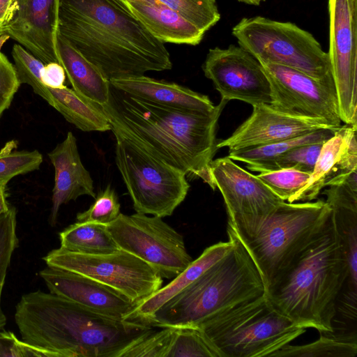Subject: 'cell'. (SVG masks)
Returning <instances> with one entry per match:
<instances>
[{
    "instance_id": "obj_14",
    "label": "cell",
    "mask_w": 357,
    "mask_h": 357,
    "mask_svg": "<svg viewBox=\"0 0 357 357\" xmlns=\"http://www.w3.org/2000/svg\"><path fill=\"white\" fill-rule=\"evenodd\" d=\"M202 70L222 100H238L252 106L271 104V86L261 64L240 46L210 49Z\"/></svg>"
},
{
    "instance_id": "obj_17",
    "label": "cell",
    "mask_w": 357,
    "mask_h": 357,
    "mask_svg": "<svg viewBox=\"0 0 357 357\" xmlns=\"http://www.w3.org/2000/svg\"><path fill=\"white\" fill-rule=\"evenodd\" d=\"M39 275L50 293L116 319L130 321L139 304L105 284L75 273L47 266Z\"/></svg>"
},
{
    "instance_id": "obj_24",
    "label": "cell",
    "mask_w": 357,
    "mask_h": 357,
    "mask_svg": "<svg viewBox=\"0 0 357 357\" xmlns=\"http://www.w3.org/2000/svg\"><path fill=\"white\" fill-rule=\"evenodd\" d=\"M56 47L59 63L73 89L100 105L107 103L110 83L100 71L59 33Z\"/></svg>"
},
{
    "instance_id": "obj_9",
    "label": "cell",
    "mask_w": 357,
    "mask_h": 357,
    "mask_svg": "<svg viewBox=\"0 0 357 357\" xmlns=\"http://www.w3.org/2000/svg\"><path fill=\"white\" fill-rule=\"evenodd\" d=\"M115 161L136 213L170 216L190 188L186 173L116 132Z\"/></svg>"
},
{
    "instance_id": "obj_4",
    "label": "cell",
    "mask_w": 357,
    "mask_h": 357,
    "mask_svg": "<svg viewBox=\"0 0 357 357\" xmlns=\"http://www.w3.org/2000/svg\"><path fill=\"white\" fill-rule=\"evenodd\" d=\"M348 273L331 213L317 236L266 288L264 296L296 325L331 333Z\"/></svg>"
},
{
    "instance_id": "obj_40",
    "label": "cell",
    "mask_w": 357,
    "mask_h": 357,
    "mask_svg": "<svg viewBox=\"0 0 357 357\" xmlns=\"http://www.w3.org/2000/svg\"><path fill=\"white\" fill-rule=\"evenodd\" d=\"M20 84L14 65L0 53V117L10 107Z\"/></svg>"
},
{
    "instance_id": "obj_22",
    "label": "cell",
    "mask_w": 357,
    "mask_h": 357,
    "mask_svg": "<svg viewBox=\"0 0 357 357\" xmlns=\"http://www.w3.org/2000/svg\"><path fill=\"white\" fill-rule=\"evenodd\" d=\"M109 83L133 97L177 109L208 112L215 107L206 95L174 82L145 75L113 79Z\"/></svg>"
},
{
    "instance_id": "obj_15",
    "label": "cell",
    "mask_w": 357,
    "mask_h": 357,
    "mask_svg": "<svg viewBox=\"0 0 357 357\" xmlns=\"http://www.w3.org/2000/svg\"><path fill=\"white\" fill-rule=\"evenodd\" d=\"M210 174L222 195L228 218L265 216L284 202L256 175L237 165L228 156L213 160Z\"/></svg>"
},
{
    "instance_id": "obj_5",
    "label": "cell",
    "mask_w": 357,
    "mask_h": 357,
    "mask_svg": "<svg viewBox=\"0 0 357 357\" xmlns=\"http://www.w3.org/2000/svg\"><path fill=\"white\" fill-rule=\"evenodd\" d=\"M229 251L141 323L158 328L195 327L265 293L262 278L243 244L227 227Z\"/></svg>"
},
{
    "instance_id": "obj_39",
    "label": "cell",
    "mask_w": 357,
    "mask_h": 357,
    "mask_svg": "<svg viewBox=\"0 0 357 357\" xmlns=\"http://www.w3.org/2000/svg\"><path fill=\"white\" fill-rule=\"evenodd\" d=\"M57 357L45 349L19 340L13 333L0 331V357Z\"/></svg>"
},
{
    "instance_id": "obj_26",
    "label": "cell",
    "mask_w": 357,
    "mask_h": 357,
    "mask_svg": "<svg viewBox=\"0 0 357 357\" xmlns=\"http://www.w3.org/2000/svg\"><path fill=\"white\" fill-rule=\"evenodd\" d=\"M48 102L69 123L84 132L111 130V123L101 105L73 88H48Z\"/></svg>"
},
{
    "instance_id": "obj_47",
    "label": "cell",
    "mask_w": 357,
    "mask_h": 357,
    "mask_svg": "<svg viewBox=\"0 0 357 357\" xmlns=\"http://www.w3.org/2000/svg\"><path fill=\"white\" fill-rule=\"evenodd\" d=\"M1 53V52H0Z\"/></svg>"
},
{
    "instance_id": "obj_35",
    "label": "cell",
    "mask_w": 357,
    "mask_h": 357,
    "mask_svg": "<svg viewBox=\"0 0 357 357\" xmlns=\"http://www.w3.org/2000/svg\"><path fill=\"white\" fill-rule=\"evenodd\" d=\"M310 174L294 169L261 172L257 177L276 196L283 201L291 199L301 190L308 181Z\"/></svg>"
},
{
    "instance_id": "obj_29",
    "label": "cell",
    "mask_w": 357,
    "mask_h": 357,
    "mask_svg": "<svg viewBox=\"0 0 357 357\" xmlns=\"http://www.w3.org/2000/svg\"><path fill=\"white\" fill-rule=\"evenodd\" d=\"M320 337L311 343L291 346L287 344L270 357H355L357 342L346 341L321 332Z\"/></svg>"
},
{
    "instance_id": "obj_19",
    "label": "cell",
    "mask_w": 357,
    "mask_h": 357,
    "mask_svg": "<svg viewBox=\"0 0 357 357\" xmlns=\"http://www.w3.org/2000/svg\"><path fill=\"white\" fill-rule=\"evenodd\" d=\"M356 132L357 125L344 124L336 130L324 143L308 181L289 203L312 201L324 188L357 170Z\"/></svg>"
},
{
    "instance_id": "obj_32",
    "label": "cell",
    "mask_w": 357,
    "mask_h": 357,
    "mask_svg": "<svg viewBox=\"0 0 357 357\" xmlns=\"http://www.w3.org/2000/svg\"><path fill=\"white\" fill-rule=\"evenodd\" d=\"M181 14L204 32L220 19L216 0H155Z\"/></svg>"
},
{
    "instance_id": "obj_27",
    "label": "cell",
    "mask_w": 357,
    "mask_h": 357,
    "mask_svg": "<svg viewBox=\"0 0 357 357\" xmlns=\"http://www.w3.org/2000/svg\"><path fill=\"white\" fill-rule=\"evenodd\" d=\"M338 128L319 129L273 144L229 151L228 157L246 163L249 170L259 173L269 172L274 162L291 149L303 144L325 142L333 136Z\"/></svg>"
},
{
    "instance_id": "obj_34",
    "label": "cell",
    "mask_w": 357,
    "mask_h": 357,
    "mask_svg": "<svg viewBox=\"0 0 357 357\" xmlns=\"http://www.w3.org/2000/svg\"><path fill=\"white\" fill-rule=\"evenodd\" d=\"M12 56L20 84L29 85L35 93L49 102L50 93L41 79V71L45 63L19 44L13 45Z\"/></svg>"
},
{
    "instance_id": "obj_25",
    "label": "cell",
    "mask_w": 357,
    "mask_h": 357,
    "mask_svg": "<svg viewBox=\"0 0 357 357\" xmlns=\"http://www.w3.org/2000/svg\"><path fill=\"white\" fill-rule=\"evenodd\" d=\"M232 241L219 242L206 248L202 255L167 285L141 301L133 310L130 321H141L154 313L165 303L181 291L231 248Z\"/></svg>"
},
{
    "instance_id": "obj_8",
    "label": "cell",
    "mask_w": 357,
    "mask_h": 357,
    "mask_svg": "<svg viewBox=\"0 0 357 357\" xmlns=\"http://www.w3.org/2000/svg\"><path fill=\"white\" fill-rule=\"evenodd\" d=\"M232 35L260 63L298 70L335 89L328 53L297 25L261 16L244 17L233 27Z\"/></svg>"
},
{
    "instance_id": "obj_41",
    "label": "cell",
    "mask_w": 357,
    "mask_h": 357,
    "mask_svg": "<svg viewBox=\"0 0 357 357\" xmlns=\"http://www.w3.org/2000/svg\"><path fill=\"white\" fill-rule=\"evenodd\" d=\"M66 78L65 70L59 63H48L42 69V82L47 88L61 89L66 86L64 84Z\"/></svg>"
},
{
    "instance_id": "obj_42",
    "label": "cell",
    "mask_w": 357,
    "mask_h": 357,
    "mask_svg": "<svg viewBox=\"0 0 357 357\" xmlns=\"http://www.w3.org/2000/svg\"><path fill=\"white\" fill-rule=\"evenodd\" d=\"M16 9L15 0H0V36L6 33L8 25Z\"/></svg>"
},
{
    "instance_id": "obj_45",
    "label": "cell",
    "mask_w": 357,
    "mask_h": 357,
    "mask_svg": "<svg viewBox=\"0 0 357 357\" xmlns=\"http://www.w3.org/2000/svg\"><path fill=\"white\" fill-rule=\"evenodd\" d=\"M126 1H132V2H139V3H157L155 0H121Z\"/></svg>"
},
{
    "instance_id": "obj_3",
    "label": "cell",
    "mask_w": 357,
    "mask_h": 357,
    "mask_svg": "<svg viewBox=\"0 0 357 357\" xmlns=\"http://www.w3.org/2000/svg\"><path fill=\"white\" fill-rule=\"evenodd\" d=\"M15 321L24 342L58 357H119L153 330L137 321L105 316L40 290L22 296Z\"/></svg>"
},
{
    "instance_id": "obj_6",
    "label": "cell",
    "mask_w": 357,
    "mask_h": 357,
    "mask_svg": "<svg viewBox=\"0 0 357 357\" xmlns=\"http://www.w3.org/2000/svg\"><path fill=\"white\" fill-rule=\"evenodd\" d=\"M331 213L321 199L284 201L265 216L228 218L227 227L251 257L266 289L317 236Z\"/></svg>"
},
{
    "instance_id": "obj_30",
    "label": "cell",
    "mask_w": 357,
    "mask_h": 357,
    "mask_svg": "<svg viewBox=\"0 0 357 357\" xmlns=\"http://www.w3.org/2000/svg\"><path fill=\"white\" fill-rule=\"evenodd\" d=\"M166 357H220V355L197 328L178 327L173 328Z\"/></svg>"
},
{
    "instance_id": "obj_13",
    "label": "cell",
    "mask_w": 357,
    "mask_h": 357,
    "mask_svg": "<svg viewBox=\"0 0 357 357\" xmlns=\"http://www.w3.org/2000/svg\"><path fill=\"white\" fill-rule=\"evenodd\" d=\"M271 90V105L284 112L341 126L335 89L298 70L260 63Z\"/></svg>"
},
{
    "instance_id": "obj_21",
    "label": "cell",
    "mask_w": 357,
    "mask_h": 357,
    "mask_svg": "<svg viewBox=\"0 0 357 357\" xmlns=\"http://www.w3.org/2000/svg\"><path fill=\"white\" fill-rule=\"evenodd\" d=\"M324 191L348 265L345 285L357 291V170Z\"/></svg>"
},
{
    "instance_id": "obj_16",
    "label": "cell",
    "mask_w": 357,
    "mask_h": 357,
    "mask_svg": "<svg viewBox=\"0 0 357 357\" xmlns=\"http://www.w3.org/2000/svg\"><path fill=\"white\" fill-rule=\"evenodd\" d=\"M252 114L228 138L217 142V149L229 151L273 144L323 128H335L318 119L280 111L271 104L252 106Z\"/></svg>"
},
{
    "instance_id": "obj_20",
    "label": "cell",
    "mask_w": 357,
    "mask_h": 357,
    "mask_svg": "<svg viewBox=\"0 0 357 357\" xmlns=\"http://www.w3.org/2000/svg\"><path fill=\"white\" fill-rule=\"evenodd\" d=\"M48 157L54 168L52 206L49 218L50 225L54 226L62 204L82 195L93 198L96 195L93 179L82 162L73 132H68L64 140L48 153Z\"/></svg>"
},
{
    "instance_id": "obj_2",
    "label": "cell",
    "mask_w": 357,
    "mask_h": 357,
    "mask_svg": "<svg viewBox=\"0 0 357 357\" xmlns=\"http://www.w3.org/2000/svg\"><path fill=\"white\" fill-rule=\"evenodd\" d=\"M227 102L221 99L208 112L181 110L133 97L110 85L109 100L101 106L110 121L111 131L202 178L214 190L210 164L218 149V121Z\"/></svg>"
},
{
    "instance_id": "obj_28",
    "label": "cell",
    "mask_w": 357,
    "mask_h": 357,
    "mask_svg": "<svg viewBox=\"0 0 357 357\" xmlns=\"http://www.w3.org/2000/svg\"><path fill=\"white\" fill-rule=\"evenodd\" d=\"M61 248L89 255L109 254L120 250L105 224L77 222L59 234Z\"/></svg>"
},
{
    "instance_id": "obj_18",
    "label": "cell",
    "mask_w": 357,
    "mask_h": 357,
    "mask_svg": "<svg viewBox=\"0 0 357 357\" xmlns=\"http://www.w3.org/2000/svg\"><path fill=\"white\" fill-rule=\"evenodd\" d=\"M17 9L6 33L43 63H59V0H15Z\"/></svg>"
},
{
    "instance_id": "obj_33",
    "label": "cell",
    "mask_w": 357,
    "mask_h": 357,
    "mask_svg": "<svg viewBox=\"0 0 357 357\" xmlns=\"http://www.w3.org/2000/svg\"><path fill=\"white\" fill-rule=\"evenodd\" d=\"M16 226V210L10 206L0 215V331L6 324V317L1 308V295L12 255L18 245Z\"/></svg>"
},
{
    "instance_id": "obj_37",
    "label": "cell",
    "mask_w": 357,
    "mask_h": 357,
    "mask_svg": "<svg viewBox=\"0 0 357 357\" xmlns=\"http://www.w3.org/2000/svg\"><path fill=\"white\" fill-rule=\"evenodd\" d=\"M121 204L115 190L109 184L99 192L94 202L90 207L78 213L76 215L78 222H92L107 224L120 214Z\"/></svg>"
},
{
    "instance_id": "obj_23",
    "label": "cell",
    "mask_w": 357,
    "mask_h": 357,
    "mask_svg": "<svg viewBox=\"0 0 357 357\" xmlns=\"http://www.w3.org/2000/svg\"><path fill=\"white\" fill-rule=\"evenodd\" d=\"M122 1L146 29L163 43L197 45L204 38L205 32L162 3Z\"/></svg>"
},
{
    "instance_id": "obj_36",
    "label": "cell",
    "mask_w": 357,
    "mask_h": 357,
    "mask_svg": "<svg viewBox=\"0 0 357 357\" xmlns=\"http://www.w3.org/2000/svg\"><path fill=\"white\" fill-rule=\"evenodd\" d=\"M139 337L125 349L119 357H166L173 328H161Z\"/></svg>"
},
{
    "instance_id": "obj_31",
    "label": "cell",
    "mask_w": 357,
    "mask_h": 357,
    "mask_svg": "<svg viewBox=\"0 0 357 357\" xmlns=\"http://www.w3.org/2000/svg\"><path fill=\"white\" fill-rule=\"evenodd\" d=\"M17 142H7L0 150V183L7 185L13 177L38 169L43 155L37 150L17 151Z\"/></svg>"
},
{
    "instance_id": "obj_1",
    "label": "cell",
    "mask_w": 357,
    "mask_h": 357,
    "mask_svg": "<svg viewBox=\"0 0 357 357\" xmlns=\"http://www.w3.org/2000/svg\"><path fill=\"white\" fill-rule=\"evenodd\" d=\"M58 33L109 82L172 67L164 43L121 0H59Z\"/></svg>"
},
{
    "instance_id": "obj_11",
    "label": "cell",
    "mask_w": 357,
    "mask_h": 357,
    "mask_svg": "<svg viewBox=\"0 0 357 357\" xmlns=\"http://www.w3.org/2000/svg\"><path fill=\"white\" fill-rule=\"evenodd\" d=\"M47 266L84 275L139 303L162 284L161 275L149 264L122 250L103 255L54 249L43 257Z\"/></svg>"
},
{
    "instance_id": "obj_12",
    "label": "cell",
    "mask_w": 357,
    "mask_h": 357,
    "mask_svg": "<svg viewBox=\"0 0 357 357\" xmlns=\"http://www.w3.org/2000/svg\"><path fill=\"white\" fill-rule=\"evenodd\" d=\"M328 57L340 117L357 125V0H328Z\"/></svg>"
},
{
    "instance_id": "obj_44",
    "label": "cell",
    "mask_w": 357,
    "mask_h": 357,
    "mask_svg": "<svg viewBox=\"0 0 357 357\" xmlns=\"http://www.w3.org/2000/svg\"><path fill=\"white\" fill-rule=\"evenodd\" d=\"M240 2H243L250 5L258 6L260 4L261 0H238Z\"/></svg>"
},
{
    "instance_id": "obj_38",
    "label": "cell",
    "mask_w": 357,
    "mask_h": 357,
    "mask_svg": "<svg viewBox=\"0 0 357 357\" xmlns=\"http://www.w3.org/2000/svg\"><path fill=\"white\" fill-rule=\"evenodd\" d=\"M324 143H310L291 149L274 162L270 171L294 169L311 174Z\"/></svg>"
},
{
    "instance_id": "obj_10",
    "label": "cell",
    "mask_w": 357,
    "mask_h": 357,
    "mask_svg": "<svg viewBox=\"0 0 357 357\" xmlns=\"http://www.w3.org/2000/svg\"><path fill=\"white\" fill-rule=\"evenodd\" d=\"M105 226L120 250L149 264L162 278L173 279L193 260L183 236L162 218L120 213Z\"/></svg>"
},
{
    "instance_id": "obj_7",
    "label": "cell",
    "mask_w": 357,
    "mask_h": 357,
    "mask_svg": "<svg viewBox=\"0 0 357 357\" xmlns=\"http://www.w3.org/2000/svg\"><path fill=\"white\" fill-rule=\"evenodd\" d=\"M197 328L220 357H270L306 331L276 311L264 295Z\"/></svg>"
},
{
    "instance_id": "obj_46",
    "label": "cell",
    "mask_w": 357,
    "mask_h": 357,
    "mask_svg": "<svg viewBox=\"0 0 357 357\" xmlns=\"http://www.w3.org/2000/svg\"><path fill=\"white\" fill-rule=\"evenodd\" d=\"M261 1H264V0H261Z\"/></svg>"
},
{
    "instance_id": "obj_43",
    "label": "cell",
    "mask_w": 357,
    "mask_h": 357,
    "mask_svg": "<svg viewBox=\"0 0 357 357\" xmlns=\"http://www.w3.org/2000/svg\"><path fill=\"white\" fill-rule=\"evenodd\" d=\"M10 206L7 200L6 185L0 183V215L7 211Z\"/></svg>"
}]
</instances>
